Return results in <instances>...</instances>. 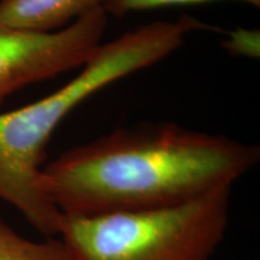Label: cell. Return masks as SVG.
<instances>
[{
    "mask_svg": "<svg viewBox=\"0 0 260 260\" xmlns=\"http://www.w3.org/2000/svg\"><path fill=\"white\" fill-rule=\"evenodd\" d=\"M218 2V0H110L104 5V10L107 15H112L115 17H123L129 12L146 11V10H154L161 8H171V6L183 5H197L204 3ZM247 4L260 6V0H235Z\"/></svg>",
    "mask_w": 260,
    "mask_h": 260,
    "instance_id": "7",
    "label": "cell"
},
{
    "mask_svg": "<svg viewBox=\"0 0 260 260\" xmlns=\"http://www.w3.org/2000/svg\"><path fill=\"white\" fill-rule=\"evenodd\" d=\"M223 47L230 56L258 59L260 57V32L258 29L237 28L230 31Z\"/></svg>",
    "mask_w": 260,
    "mask_h": 260,
    "instance_id": "8",
    "label": "cell"
},
{
    "mask_svg": "<svg viewBox=\"0 0 260 260\" xmlns=\"http://www.w3.org/2000/svg\"><path fill=\"white\" fill-rule=\"evenodd\" d=\"M232 187L160 209L61 214L74 260H211L225 237Z\"/></svg>",
    "mask_w": 260,
    "mask_h": 260,
    "instance_id": "3",
    "label": "cell"
},
{
    "mask_svg": "<svg viewBox=\"0 0 260 260\" xmlns=\"http://www.w3.org/2000/svg\"><path fill=\"white\" fill-rule=\"evenodd\" d=\"M110 0H0V23L18 30L53 32Z\"/></svg>",
    "mask_w": 260,
    "mask_h": 260,
    "instance_id": "5",
    "label": "cell"
},
{
    "mask_svg": "<svg viewBox=\"0 0 260 260\" xmlns=\"http://www.w3.org/2000/svg\"><path fill=\"white\" fill-rule=\"evenodd\" d=\"M107 16L103 8L96 9L53 32L0 23V106L25 86L83 67L102 46Z\"/></svg>",
    "mask_w": 260,
    "mask_h": 260,
    "instance_id": "4",
    "label": "cell"
},
{
    "mask_svg": "<svg viewBox=\"0 0 260 260\" xmlns=\"http://www.w3.org/2000/svg\"><path fill=\"white\" fill-rule=\"evenodd\" d=\"M259 160L258 145L144 123L61 153L42 168L41 189L61 214L160 209L233 187Z\"/></svg>",
    "mask_w": 260,
    "mask_h": 260,
    "instance_id": "1",
    "label": "cell"
},
{
    "mask_svg": "<svg viewBox=\"0 0 260 260\" xmlns=\"http://www.w3.org/2000/svg\"><path fill=\"white\" fill-rule=\"evenodd\" d=\"M0 260H74L61 240L31 241L18 235L0 218Z\"/></svg>",
    "mask_w": 260,
    "mask_h": 260,
    "instance_id": "6",
    "label": "cell"
},
{
    "mask_svg": "<svg viewBox=\"0 0 260 260\" xmlns=\"http://www.w3.org/2000/svg\"><path fill=\"white\" fill-rule=\"evenodd\" d=\"M199 29L217 28L187 15L174 22L140 25L102 45L81 73L59 89L0 113V199L17 209L42 235H58L61 213L41 189L42 162L57 126L89 96L164 59Z\"/></svg>",
    "mask_w": 260,
    "mask_h": 260,
    "instance_id": "2",
    "label": "cell"
}]
</instances>
